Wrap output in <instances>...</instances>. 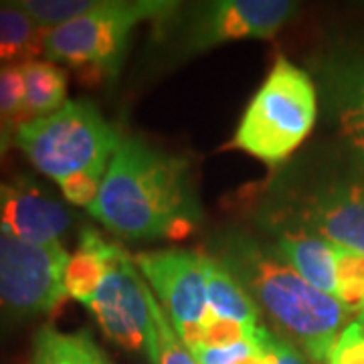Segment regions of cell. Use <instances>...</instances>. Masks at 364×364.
<instances>
[{"label": "cell", "instance_id": "cell-22", "mask_svg": "<svg viewBox=\"0 0 364 364\" xmlns=\"http://www.w3.org/2000/svg\"><path fill=\"white\" fill-rule=\"evenodd\" d=\"M273 340H275V336L272 332L265 326H261L255 338L241 340V342L217 346V348H196L191 354H193L196 364H239L247 360L249 356L257 354L259 350L269 348Z\"/></svg>", "mask_w": 364, "mask_h": 364}, {"label": "cell", "instance_id": "cell-3", "mask_svg": "<svg viewBox=\"0 0 364 364\" xmlns=\"http://www.w3.org/2000/svg\"><path fill=\"white\" fill-rule=\"evenodd\" d=\"M176 11L178 2L166 0H100L85 16L45 31L43 55L73 69L81 85L95 87L117 77L136 26L144 21L162 23Z\"/></svg>", "mask_w": 364, "mask_h": 364}, {"label": "cell", "instance_id": "cell-7", "mask_svg": "<svg viewBox=\"0 0 364 364\" xmlns=\"http://www.w3.org/2000/svg\"><path fill=\"white\" fill-rule=\"evenodd\" d=\"M205 253L188 249L142 251L134 257L138 272L168 316L170 324L188 350L200 344L208 320Z\"/></svg>", "mask_w": 364, "mask_h": 364}, {"label": "cell", "instance_id": "cell-9", "mask_svg": "<svg viewBox=\"0 0 364 364\" xmlns=\"http://www.w3.org/2000/svg\"><path fill=\"white\" fill-rule=\"evenodd\" d=\"M85 308L93 314L105 338L124 350H146L150 328L148 284L124 247H119L116 259L109 263Z\"/></svg>", "mask_w": 364, "mask_h": 364}, {"label": "cell", "instance_id": "cell-4", "mask_svg": "<svg viewBox=\"0 0 364 364\" xmlns=\"http://www.w3.org/2000/svg\"><path fill=\"white\" fill-rule=\"evenodd\" d=\"M318 100L310 75L277 57L272 71L249 102L231 148L275 168L312 132Z\"/></svg>", "mask_w": 364, "mask_h": 364}, {"label": "cell", "instance_id": "cell-8", "mask_svg": "<svg viewBox=\"0 0 364 364\" xmlns=\"http://www.w3.org/2000/svg\"><path fill=\"white\" fill-rule=\"evenodd\" d=\"M296 13L298 4L289 0H215L196 4L184 21L182 53L195 55L229 41L269 39Z\"/></svg>", "mask_w": 364, "mask_h": 364}, {"label": "cell", "instance_id": "cell-16", "mask_svg": "<svg viewBox=\"0 0 364 364\" xmlns=\"http://www.w3.org/2000/svg\"><path fill=\"white\" fill-rule=\"evenodd\" d=\"M41 28L18 2H0V65H23L43 53Z\"/></svg>", "mask_w": 364, "mask_h": 364}, {"label": "cell", "instance_id": "cell-21", "mask_svg": "<svg viewBox=\"0 0 364 364\" xmlns=\"http://www.w3.org/2000/svg\"><path fill=\"white\" fill-rule=\"evenodd\" d=\"M18 4L43 31H51L91 13L100 0H23Z\"/></svg>", "mask_w": 364, "mask_h": 364}, {"label": "cell", "instance_id": "cell-5", "mask_svg": "<svg viewBox=\"0 0 364 364\" xmlns=\"http://www.w3.org/2000/svg\"><path fill=\"white\" fill-rule=\"evenodd\" d=\"M119 142V132L90 100H69L51 116L14 132V144L28 162L57 184L79 172H105Z\"/></svg>", "mask_w": 364, "mask_h": 364}, {"label": "cell", "instance_id": "cell-13", "mask_svg": "<svg viewBox=\"0 0 364 364\" xmlns=\"http://www.w3.org/2000/svg\"><path fill=\"white\" fill-rule=\"evenodd\" d=\"M117 251V243L107 241L93 227H83L79 231L77 247L69 255L65 265L63 286L67 296L87 306V301L102 284L109 263L116 259Z\"/></svg>", "mask_w": 364, "mask_h": 364}, {"label": "cell", "instance_id": "cell-12", "mask_svg": "<svg viewBox=\"0 0 364 364\" xmlns=\"http://www.w3.org/2000/svg\"><path fill=\"white\" fill-rule=\"evenodd\" d=\"M275 253L298 273L304 282L336 298L338 267L336 247L324 237L308 231H294L279 237Z\"/></svg>", "mask_w": 364, "mask_h": 364}, {"label": "cell", "instance_id": "cell-27", "mask_svg": "<svg viewBox=\"0 0 364 364\" xmlns=\"http://www.w3.org/2000/svg\"><path fill=\"white\" fill-rule=\"evenodd\" d=\"M14 132H16V126L6 122L4 117H0V158L4 156L14 144Z\"/></svg>", "mask_w": 364, "mask_h": 364}, {"label": "cell", "instance_id": "cell-2", "mask_svg": "<svg viewBox=\"0 0 364 364\" xmlns=\"http://www.w3.org/2000/svg\"><path fill=\"white\" fill-rule=\"evenodd\" d=\"M221 261L314 363H328L348 316L338 298L310 286L275 251L251 241L231 243Z\"/></svg>", "mask_w": 364, "mask_h": 364}, {"label": "cell", "instance_id": "cell-20", "mask_svg": "<svg viewBox=\"0 0 364 364\" xmlns=\"http://www.w3.org/2000/svg\"><path fill=\"white\" fill-rule=\"evenodd\" d=\"M336 267H338L336 298L348 312L358 314L360 322L364 324V253L336 247Z\"/></svg>", "mask_w": 364, "mask_h": 364}, {"label": "cell", "instance_id": "cell-11", "mask_svg": "<svg viewBox=\"0 0 364 364\" xmlns=\"http://www.w3.org/2000/svg\"><path fill=\"white\" fill-rule=\"evenodd\" d=\"M304 221L332 245L364 253V184L334 186L316 195L304 210Z\"/></svg>", "mask_w": 364, "mask_h": 364}, {"label": "cell", "instance_id": "cell-24", "mask_svg": "<svg viewBox=\"0 0 364 364\" xmlns=\"http://www.w3.org/2000/svg\"><path fill=\"white\" fill-rule=\"evenodd\" d=\"M104 176L105 172H79L73 176H67L65 181L59 182V186L67 203L75 207L90 208L100 195Z\"/></svg>", "mask_w": 364, "mask_h": 364}, {"label": "cell", "instance_id": "cell-19", "mask_svg": "<svg viewBox=\"0 0 364 364\" xmlns=\"http://www.w3.org/2000/svg\"><path fill=\"white\" fill-rule=\"evenodd\" d=\"M338 117L346 140L364 154V63L352 69L340 87Z\"/></svg>", "mask_w": 364, "mask_h": 364}, {"label": "cell", "instance_id": "cell-26", "mask_svg": "<svg viewBox=\"0 0 364 364\" xmlns=\"http://www.w3.org/2000/svg\"><path fill=\"white\" fill-rule=\"evenodd\" d=\"M273 364H306L299 354L287 340L275 338L273 346Z\"/></svg>", "mask_w": 364, "mask_h": 364}, {"label": "cell", "instance_id": "cell-6", "mask_svg": "<svg viewBox=\"0 0 364 364\" xmlns=\"http://www.w3.org/2000/svg\"><path fill=\"white\" fill-rule=\"evenodd\" d=\"M69 253L61 243L35 245L0 231V324L53 314L65 299Z\"/></svg>", "mask_w": 364, "mask_h": 364}, {"label": "cell", "instance_id": "cell-17", "mask_svg": "<svg viewBox=\"0 0 364 364\" xmlns=\"http://www.w3.org/2000/svg\"><path fill=\"white\" fill-rule=\"evenodd\" d=\"M25 112L28 122L55 114L67 104V71L47 59L23 63Z\"/></svg>", "mask_w": 364, "mask_h": 364}, {"label": "cell", "instance_id": "cell-18", "mask_svg": "<svg viewBox=\"0 0 364 364\" xmlns=\"http://www.w3.org/2000/svg\"><path fill=\"white\" fill-rule=\"evenodd\" d=\"M148 304H150V328L146 340V354L150 358V364H196L193 354L174 332L168 316L150 287H148Z\"/></svg>", "mask_w": 364, "mask_h": 364}, {"label": "cell", "instance_id": "cell-14", "mask_svg": "<svg viewBox=\"0 0 364 364\" xmlns=\"http://www.w3.org/2000/svg\"><path fill=\"white\" fill-rule=\"evenodd\" d=\"M28 364H112L87 328L65 332L47 322L35 332Z\"/></svg>", "mask_w": 364, "mask_h": 364}, {"label": "cell", "instance_id": "cell-28", "mask_svg": "<svg viewBox=\"0 0 364 364\" xmlns=\"http://www.w3.org/2000/svg\"><path fill=\"white\" fill-rule=\"evenodd\" d=\"M273 346H275V340H273V344L269 346V348L259 350L257 354L249 356L247 360H243V363H239V364H273Z\"/></svg>", "mask_w": 364, "mask_h": 364}, {"label": "cell", "instance_id": "cell-1", "mask_svg": "<svg viewBox=\"0 0 364 364\" xmlns=\"http://www.w3.org/2000/svg\"><path fill=\"white\" fill-rule=\"evenodd\" d=\"M90 215L128 241H178L203 219L188 162L132 136L109 160Z\"/></svg>", "mask_w": 364, "mask_h": 364}, {"label": "cell", "instance_id": "cell-23", "mask_svg": "<svg viewBox=\"0 0 364 364\" xmlns=\"http://www.w3.org/2000/svg\"><path fill=\"white\" fill-rule=\"evenodd\" d=\"M0 117L16 128L28 122L25 112L23 65H0Z\"/></svg>", "mask_w": 364, "mask_h": 364}, {"label": "cell", "instance_id": "cell-10", "mask_svg": "<svg viewBox=\"0 0 364 364\" xmlns=\"http://www.w3.org/2000/svg\"><path fill=\"white\" fill-rule=\"evenodd\" d=\"M73 223L71 210L26 174L0 181V231L35 245H55Z\"/></svg>", "mask_w": 364, "mask_h": 364}, {"label": "cell", "instance_id": "cell-25", "mask_svg": "<svg viewBox=\"0 0 364 364\" xmlns=\"http://www.w3.org/2000/svg\"><path fill=\"white\" fill-rule=\"evenodd\" d=\"M326 364H364V324L360 320L340 332Z\"/></svg>", "mask_w": 364, "mask_h": 364}, {"label": "cell", "instance_id": "cell-15", "mask_svg": "<svg viewBox=\"0 0 364 364\" xmlns=\"http://www.w3.org/2000/svg\"><path fill=\"white\" fill-rule=\"evenodd\" d=\"M205 279H207L208 312L219 320L243 326H261L259 308L245 291L243 284L227 269L217 257L205 253Z\"/></svg>", "mask_w": 364, "mask_h": 364}]
</instances>
